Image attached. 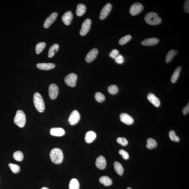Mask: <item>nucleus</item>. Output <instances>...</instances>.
<instances>
[{
    "instance_id": "f704fd0d",
    "label": "nucleus",
    "mask_w": 189,
    "mask_h": 189,
    "mask_svg": "<svg viewBox=\"0 0 189 189\" xmlns=\"http://www.w3.org/2000/svg\"><path fill=\"white\" fill-rule=\"evenodd\" d=\"M169 137L170 140L173 141L178 142L180 141V138L178 136L175 134V131L173 130L170 131L169 133Z\"/></svg>"
},
{
    "instance_id": "4c0bfd02",
    "label": "nucleus",
    "mask_w": 189,
    "mask_h": 189,
    "mask_svg": "<svg viewBox=\"0 0 189 189\" xmlns=\"http://www.w3.org/2000/svg\"><path fill=\"white\" fill-rule=\"evenodd\" d=\"M119 55V51L117 49H115L112 50V52L109 54V56L112 59H115Z\"/></svg>"
},
{
    "instance_id": "7c9ffc66",
    "label": "nucleus",
    "mask_w": 189,
    "mask_h": 189,
    "mask_svg": "<svg viewBox=\"0 0 189 189\" xmlns=\"http://www.w3.org/2000/svg\"><path fill=\"white\" fill-rule=\"evenodd\" d=\"M132 37L130 35H127L120 39L119 43L120 45H123L127 43L131 40Z\"/></svg>"
},
{
    "instance_id": "f8f14e48",
    "label": "nucleus",
    "mask_w": 189,
    "mask_h": 189,
    "mask_svg": "<svg viewBox=\"0 0 189 189\" xmlns=\"http://www.w3.org/2000/svg\"><path fill=\"white\" fill-rule=\"evenodd\" d=\"M98 53V50L97 49L94 48L91 50L86 55L85 58L86 62L88 63L92 62L96 58Z\"/></svg>"
},
{
    "instance_id": "ddd939ff",
    "label": "nucleus",
    "mask_w": 189,
    "mask_h": 189,
    "mask_svg": "<svg viewBox=\"0 0 189 189\" xmlns=\"http://www.w3.org/2000/svg\"><path fill=\"white\" fill-rule=\"evenodd\" d=\"M96 167L100 170L105 169L106 166V161L105 158L102 155L98 157L96 161Z\"/></svg>"
},
{
    "instance_id": "c85d7f7f",
    "label": "nucleus",
    "mask_w": 189,
    "mask_h": 189,
    "mask_svg": "<svg viewBox=\"0 0 189 189\" xmlns=\"http://www.w3.org/2000/svg\"><path fill=\"white\" fill-rule=\"evenodd\" d=\"M46 46V44L44 42H40L37 44L36 46V52L37 54H40L44 50Z\"/></svg>"
},
{
    "instance_id": "20e7f679",
    "label": "nucleus",
    "mask_w": 189,
    "mask_h": 189,
    "mask_svg": "<svg viewBox=\"0 0 189 189\" xmlns=\"http://www.w3.org/2000/svg\"><path fill=\"white\" fill-rule=\"evenodd\" d=\"M26 122V116L23 111L18 110L16 112L14 119V122L16 125L20 128L24 127Z\"/></svg>"
},
{
    "instance_id": "58836bf2",
    "label": "nucleus",
    "mask_w": 189,
    "mask_h": 189,
    "mask_svg": "<svg viewBox=\"0 0 189 189\" xmlns=\"http://www.w3.org/2000/svg\"><path fill=\"white\" fill-rule=\"evenodd\" d=\"M115 62L118 64H122L124 62V57L121 55H118L115 59Z\"/></svg>"
},
{
    "instance_id": "bb28decb",
    "label": "nucleus",
    "mask_w": 189,
    "mask_h": 189,
    "mask_svg": "<svg viewBox=\"0 0 189 189\" xmlns=\"http://www.w3.org/2000/svg\"><path fill=\"white\" fill-rule=\"evenodd\" d=\"M177 51L175 50L171 49L168 52L166 57L165 61L166 63H168L171 61L173 57L176 55Z\"/></svg>"
},
{
    "instance_id": "9d476101",
    "label": "nucleus",
    "mask_w": 189,
    "mask_h": 189,
    "mask_svg": "<svg viewBox=\"0 0 189 189\" xmlns=\"http://www.w3.org/2000/svg\"><path fill=\"white\" fill-rule=\"evenodd\" d=\"M59 93V88L57 85L52 84L49 87V94L50 99L54 100L56 99Z\"/></svg>"
},
{
    "instance_id": "dca6fc26",
    "label": "nucleus",
    "mask_w": 189,
    "mask_h": 189,
    "mask_svg": "<svg viewBox=\"0 0 189 189\" xmlns=\"http://www.w3.org/2000/svg\"><path fill=\"white\" fill-rule=\"evenodd\" d=\"M50 133L52 136L61 137L64 136L65 133V131L62 128L53 127L51 129Z\"/></svg>"
},
{
    "instance_id": "72a5a7b5",
    "label": "nucleus",
    "mask_w": 189,
    "mask_h": 189,
    "mask_svg": "<svg viewBox=\"0 0 189 189\" xmlns=\"http://www.w3.org/2000/svg\"><path fill=\"white\" fill-rule=\"evenodd\" d=\"M107 90L109 93L112 94H115L118 92V88L116 85H112L108 87Z\"/></svg>"
},
{
    "instance_id": "4be33fe9",
    "label": "nucleus",
    "mask_w": 189,
    "mask_h": 189,
    "mask_svg": "<svg viewBox=\"0 0 189 189\" xmlns=\"http://www.w3.org/2000/svg\"><path fill=\"white\" fill-rule=\"evenodd\" d=\"M59 47L58 44H53L49 48V53H48V57L49 58H52L54 56L55 53L58 51Z\"/></svg>"
},
{
    "instance_id": "412c9836",
    "label": "nucleus",
    "mask_w": 189,
    "mask_h": 189,
    "mask_svg": "<svg viewBox=\"0 0 189 189\" xmlns=\"http://www.w3.org/2000/svg\"><path fill=\"white\" fill-rule=\"evenodd\" d=\"M86 7L83 4H78L77 5L76 14L78 16H82L86 12Z\"/></svg>"
},
{
    "instance_id": "a878e982",
    "label": "nucleus",
    "mask_w": 189,
    "mask_h": 189,
    "mask_svg": "<svg viewBox=\"0 0 189 189\" xmlns=\"http://www.w3.org/2000/svg\"><path fill=\"white\" fill-rule=\"evenodd\" d=\"M69 189H79V183L78 180L75 178L70 180L69 185Z\"/></svg>"
},
{
    "instance_id": "a211bd4d",
    "label": "nucleus",
    "mask_w": 189,
    "mask_h": 189,
    "mask_svg": "<svg viewBox=\"0 0 189 189\" xmlns=\"http://www.w3.org/2000/svg\"><path fill=\"white\" fill-rule=\"evenodd\" d=\"M159 40L156 38H147L141 42L142 45L145 46H152L158 43Z\"/></svg>"
},
{
    "instance_id": "5701e85b",
    "label": "nucleus",
    "mask_w": 189,
    "mask_h": 189,
    "mask_svg": "<svg viewBox=\"0 0 189 189\" xmlns=\"http://www.w3.org/2000/svg\"><path fill=\"white\" fill-rule=\"evenodd\" d=\"M100 182L105 186H109L112 184V181L110 178L107 176H104L101 177L99 180Z\"/></svg>"
},
{
    "instance_id": "aec40b11",
    "label": "nucleus",
    "mask_w": 189,
    "mask_h": 189,
    "mask_svg": "<svg viewBox=\"0 0 189 189\" xmlns=\"http://www.w3.org/2000/svg\"><path fill=\"white\" fill-rule=\"evenodd\" d=\"M96 137V135L95 132L92 131H89L85 135V141L88 143H91L95 140Z\"/></svg>"
},
{
    "instance_id": "c9c22d12",
    "label": "nucleus",
    "mask_w": 189,
    "mask_h": 189,
    "mask_svg": "<svg viewBox=\"0 0 189 189\" xmlns=\"http://www.w3.org/2000/svg\"><path fill=\"white\" fill-rule=\"evenodd\" d=\"M117 141L118 143L123 146L127 145L128 143L127 139L124 137L118 138L117 140Z\"/></svg>"
},
{
    "instance_id": "37998d69",
    "label": "nucleus",
    "mask_w": 189,
    "mask_h": 189,
    "mask_svg": "<svg viewBox=\"0 0 189 189\" xmlns=\"http://www.w3.org/2000/svg\"><path fill=\"white\" fill-rule=\"evenodd\" d=\"M127 189H132L130 188H128Z\"/></svg>"
},
{
    "instance_id": "a19ab883",
    "label": "nucleus",
    "mask_w": 189,
    "mask_h": 189,
    "mask_svg": "<svg viewBox=\"0 0 189 189\" xmlns=\"http://www.w3.org/2000/svg\"><path fill=\"white\" fill-rule=\"evenodd\" d=\"M189 104L188 103V105L183 108V115H186L189 112Z\"/></svg>"
},
{
    "instance_id": "f257e3e1",
    "label": "nucleus",
    "mask_w": 189,
    "mask_h": 189,
    "mask_svg": "<svg viewBox=\"0 0 189 189\" xmlns=\"http://www.w3.org/2000/svg\"><path fill=\"white\" fill-rule=\"evenodd\" d=\"M50 157L53 163L57 164L61 163L64 159V155L62 150L58 148H54L50 153Z\"/></svg>"
},
{
    "instance_id": "2eb2a0df",
    "label": "nucleus",
    "mask_w": 189,
    "mask_h": 189,
    "mask_svg": "<svg viewBox=\"0 0 189 189\" xmlns=\"http://www.w3.org/2000/svg\"><path fill=\"white\" fill-rule=\"evenodd\" d=\"M120 120L123 123L127 125H131L134 122L133 120L132 117L127 113H122L120 116Z\"/></svg>"
},
{
    "instance_id": "0eeeda50",
    "label": "nucleus",
    "mask_w": 189,
    "mask_h": 189,
    "mask_svg": "<svg viewBox=\"0 0 189 189\" xmlns=\"http://www.w3.org/2000/svg\"><path fill=\"white\" fill-rule=\"evenodd\" d=\"M92 25V21L89 19L85 20L82 25L79 33L81 36H84L89 31Z\"/></svg>"
},
{
    "instance_id": "79ce46f5",
    "label": "nucleus",
    "mask_w": 189,
    "mask_h": 189,
    "mask_svg": "<svg viewBox=\"0 0 189 189\" xmlns=\"http://www.w3.org/2000/svg\"><path fill=\"white\" fill-rule=\"evenodd\" d=\"M41 189H49V188H46V187H43Z\"/></svg>"
},
{
    "instance_id": "b1692460",
    "label": "nucleus",
    "mask_w": 189,
    "mask_h": 189,
    "mask_svg": "<svg viewBox=\"0 0 189 189\" xmlns=\"http://www.w3.org/2000/svg\"><path fill=\"white\" fill-rule=\"evenodd\" d=\"M181 69V66L178 67L177 68H176L175 71L173 72V74L172 75L171 79H170L172 82L175 83L176 82L179 77Z\"/></svg>"
},
{
    "instance_id": "7ed1b4c3",
    "label": "nucleus",
    "mask_w": 189,
    "mask_h": 189,
    "mask_svg": "<svg viewBox=\"0 0 189 189\" xmlns=\"http://www.w3.org/2000/svg\"><path fill=\"white\" fill-rule=\"evenodd\" d=\"M144 20L146 23L151 25L159 24L162 21V19L159 17L158 14L154 12L147 13L144 17Z\"/></svg>"
},
{
    "instance_id": "f03ea898",
    "label": "nucleus",
    "mask_w": 189,
    "mask_h": 189,
    "mask_svg": "<svg viewBox=\"0 0 189 189\" xmlns=\"http://www.w3.org/2000/svg\"><path fill=\"white\" fill-rule=\"evenodd\" d=\"M33 102L37 110L40 112H43L45 109V105L42 96L38 92L35 93L33 98Z\"/></svg>"
},
{
    "instance_id": "6e6552de",
    "label": "nucleus",
    "mask_w": 189,
    "mask_h": 189,
    "mask_svg": "<svg viewBox=\"0 0 189 189\" xmlns=\"http://www.w3.org/2000/svg\"><path fill=\"white\" fill-rule=\"evenodd\" d=\"M80 119V114L77 110H74L70 114L68 118V122L70 125H75L78 123Z\"/></svg>"
},
{
    "instance_id": "9b49d317",
    "label": "nucleus",
    "mask_w": 189,
    "mask_h": 189,
    "mask_svg": "<svg viewBox=\"0 0 189 189\" xmlns=\"http://www.w3.org/2000/svg\"><path fill=\"white\" fill-rule=\"evenodd\" d=\"M57 16V12H53L46 19L44 23V28L48 29L54 22L56 19Z\"/></svg>"
},
{
    "instance_id": "1a4fd4ad",
    "label": "nucleus",
    "mask_w": 189,
    "mask_h": 189,
    "mask_svg": "<svg viewBox=\"0 0 189 189\" xmlns=\"http://www.w3.org/2000/svg\"><path fill=\"white\" fill-rule=\"evenodd\" d=\"M112 8L110 3H107L103 7L101 11L100 15V19L101 20L105 19L108 16Z\"/></svg>"
},
{
    "instance_id": "473e14b6",
    "label": "nucleus",
    "mask_w": 189,
    "mask_h": 189,
    "mask_svg": "<svg viewBox=\"0 0 189 189\" xmlns=\"http://www.w3.org/2000/svg\"><path fill=\"white\" fill-rule=\"evenodd\" d=\"M94 97L96 101L101 103L105 100V97L103 94L100 92H97L94 95Z\"/></svg>"
},
{
    "instance_id": "6ab92c4d",
    "label": "nucleus",
    "mask_w": 189,
    "mask_h": 189,
    "mask_svg": "<svg viewBox=\"0 0 189 189\" xmlns=\"http://www.w3.org/2000/svg\"><path fill=\"white\" fill-rule=\"evenodd\" d=\"M55 66V64L53 63H39L37 64L38 69L45 70L53 69Z\"/></svg>"
},
{
    "instance_id": "f3484780",
    "label": "nucleus",
    "mask_w": 189,
    "mask_h": 189,
    "mask_svg": "<svg viewBox=\"0 0 189 189\" xmlns=\"http://www.w3.org/2000/svg\"><path fill=\"white\" fill-rule=\"evenodd\" d=\"M147 99L150 102L154 105L155 106L158 107L160 106V100L152 93H150L148 94Z\"/></svg>"
},
{
    "instance_id": "423d86ee",
    "label": "nucleus",
    "mask_w": 189,
    "mask_h": 189,
    "mask_svg": "<svg viewBox=\"0 0 189 189\" xmlns=\"http://www.w3.org/2000/svg\"><path fill=\"white\" fill-rule=\"evenodd\" d=\"M144 7L141 4L135 3L131 5L130 9V13L133 16L140 14L143 10Z\"/></svg>"
},
{
    "instance_id": "2f4dec72",
    "label": "nucleus",
    "mask_w": 189,
    "mask_h": 189,
    "mask_svg": "<svg viewBox=\"0 0 189 189\" xmlns=\"http://www.w3.org/2000/svg\"><path fill=\"white\" fill-rule=\"evenodd\" d=\"M9 166L14 173H17L20 171V166L17 165L10 163L9 164Z\"/></svg>"
},
{
    "instance_id": "39448f33",
    "label": "nucleus",
    "mask_w": 189,
    "mask_h": 189,
    "mask_svg": "<svg viewBox=\"0 0 189 189\" xmlns=\"http://www.w3.org/2000/svg\"><path fill=\"white\" fill-rule=\"evenodd\" d=\"M77 78V75L76 74L70 73L65 78V82L68 86L74 87L76 86Z\"/></svg>"
},
{
    "instance_id": "c756f323",
    "label": "nucleus",
    "mask_w": 189,
    "mask_h": 189,
    "mask_svg": "<svg viewBox=\"0 0 189 189\" xmlns=\"http://www.w3.org/2000/svg\"><path fill=\"white\" fill-rule=\"evenodd\" d=\"M14 159L18 162H21L24 159L23 154L21 151H16L13 155Z\"/></svg>"
},
{
    "instance_id": "393cba45",
    "label": "nucleus",
    "mask_w": 189,
    "mask_h": 189,
    "mask_svg": "<svg viewBox=\"0 0 189 189\" xmlns=\"http://www.w3.org/2000/svg\"><path fill=\"white\" fill-rule=\"evenodd\" d=\"M114 167L115 170L118 175H121L124 172V168L122 164L119 162H115L114 163Z\"/></svg>"
},
{
    "instance_id": "ea45409f",
    "label": "nucleus",
    "mask_w": 189,
    "mask_h": 189,
    "mask_svg": "<svg viewBox=\"0 0 189 189\" xmlns=\"http://www.w3.org/2000/svg\"><path fill=\"white\" fill-rule=\"evenodd\" d=\"M184 10L185 12L187 13L189 12V1L187 0L185 2L184 5Z\"/></svg>"
},
{
    "instance_id": "4468645a",
    "label": "nucleus",
    "mask_w": 189,
    "mask_h": 189,
    "mask_svg": "<svg viewBox=\"0 0 189 189\" xmlns=\"http://www.w3.org/2000/svg\"><path fill=\"white\" fill-rule=\"evenodd\" d=\"M73 18V14L71 11L65 13L62 17V20L65 25H69L71 24Z\"/></svg>"
},
{
    "instance_id": "e433bc0d",
    "label": "nucleus",
    "mask_w": 189,
    "mask_h": 189,
    "mask_svg": "<svg viewBox=\"0 0 189 189\" xmlns=\"http://www.w3.org/2000/svg\"><path fill=\"white\" fill-rule=\"evenodd\" d=\"M119 153L120 155H122L123 159L127 160L129 158V155L127 151L123 150H120L119 151Z\"/></svg>"
},
{
    "instance_id": "cd10ccee",
    "label": "nucleus",
    "mask_w": 189,
    "mask_h": 189,
    "mask_svg": "<svg viewBox=\"0 0 189 189\" xmlns=\"http://www.w3.org/2000/svg\"><path fill=\"white\" fill-rule=\"evenodd\" d=\"M157 145V142L154 139L149 138L147 140L146 147L148 149H152L156 147Z\"/></svg>"
}]
</instances>
